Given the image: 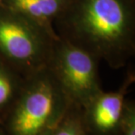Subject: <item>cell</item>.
Listing matches in <instances>:
<instances>
[{"mask_svg":"<svg viewBox=\"0 0 135 135\" xmlns=\"http://www.w3.org/2000/svg\"><path fill=\"white\" fill-rule=\"evenodd\" d=\"M59 38L118 69L135 53L134 0H71L54 21Z\"/></svg>","mask_w":135,"mask_h":135,"instance_id":"obj_1","label":"cell"},{"mask_svg":"<svg viewBox=\"0 0 135 135\" xmlns=\"http://www.w3.org/2000/svg\"><path fill=\"white\" fill-rule=\"evenodd\" d=\"M74 106L47 66L25 77L2 118L7 135H46Z\"/></svg>","mask_w":135,"mask_h":135,"instance_id":"obj_2","label":"cell"},{"mask_svg":"<svg viewBox=\"0 0 135 135\" xmlns=\"http://www.w3.org/2000/svg\"><path fill=\"white\" fill-rule=\"evenodd\" d=\"M58 38L55 29L0 6V58L24 77L47 66Z\"/></svg>","mask_w":135,"mask_h":135,"instance_id":"obj_3","label":"cell"},{"mask_svg":"<svg viewBox=\"0 0 135 135\" xmlns=\"http://www.w3.org/2000/svg\"><path fill=\"white\" fill-rule=\"evenodd\" d=\"M99 61L66 40L54 43L47 68L75 107L83 110L103 91L98 75Z\"/></svg>","mask_w":135,"mask_h":135,"instance_id":"obj_4","label":"cell"},{"mask_svg":"<svg viewBox=\"0 0 135 135\" xmlns=\"http://www.w3.org/2000/svg\"><path fill=\"white\" fill-rule=\"evenodd\" d=\"M133 80L134 75H129L118 90L110 92L103 90L82 110L89 135H118L126 95Z\"/></svg>","mask_w":135,"mask_h":135,"instance_id":"obj_5","label":"cell"},{"mask_svg":"<svg viewBox=\"0 0 135 135\" xmlns=\"http://www.w3.org/2000/svg\"><path fill=\"white\" fill-rule=\"evenodd\" d=\"M71 0H4V6L33 20L47 28L54 29V21Z\"/></svg>","mask_w":135,"mask_h":135,"instance_id":"obj_6","label":"cell"},{"mask_svg":"<svg viewBox=\"0 0 135 135\" xmlns=\"http://www.w3.org/2000/svg\"><path fill=\"white\" fill-rule=\"evenodd\" d=\"M25 77L0 58V122L20 92Z\"/></svg>","mask_w":135,"mask_h":135,"instance_id":"obj_7","label":"cell"},{"mask_svg":"<svg viewBox=\"0 0 135 135\" xmlns=\"http://www.w3.org/2000/svg\"><path fill=\"white\" fill-rule=\"evenodd\" d=\"M46 135H89L82 110L72 106L63 119Z\"/></svg>","mask_w":135,"mask_h":135,"instance_id":"obj_8","label":"cell"},{"mask_svg":"<svg viewBox=\"0 0 135 135\" xmlns=\"http://www.w3.org/2000/svg\"><path fill=\"white\" fill-rule=\"evenodd\" d=\"M118 135H135V104L134 101L126 100L121 117Z\"/></svg>","mask_w":135,"mask_h":135,"instance_id":"obj_9","label":"cell"},{"mask_svg":"<svg viewBox=\"0 0 135 135\" xmlns=\"http://www.w3.org/2000/svg\"><path fill=\"white\" fill-rule=\"evenodd\" d=\"M0 135H7L6 133H5L4 127H3V125L1 122H0Z\"/></svg>","mask_w":135,"mask_h":135,"instance_id":"obj_10","label":"cell"},{"mask_svg":"<svg viewBox=\"0 0 135 135\" xmlns=\"http://www.w3.org/2000/svg\"><path fill=\"white\" fill-rule=\"evenodd\" d=\"M3 2H4V0H0V6H2V4H3Z\"/></svg>","mask_w":135,"mask_h":135,"instance_id":"obj_11","label":"cell"}]
</instances>
